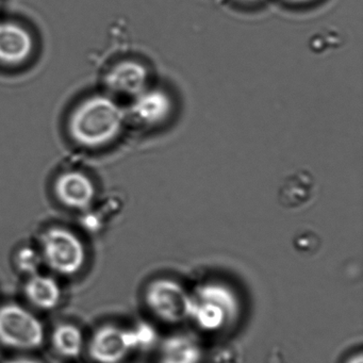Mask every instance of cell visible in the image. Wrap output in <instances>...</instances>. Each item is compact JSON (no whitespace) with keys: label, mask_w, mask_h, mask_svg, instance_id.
Wrapping results in <instances>:
<instances>
[{"label":"cell","mask_w":363,"mask_h":363,"mask_svg":"<svg viewBox=\"0 0 363 363\" xmlns=\"http://www.w3.org/2000/svg\"><path fill=\"white\" fill-rule=\"evenodd\" d=\"M284 1L292 5H305V4L311 3L313 0H284Z\"/></svg>","instance_id":"obj_18"},{"label":"cell","mask_w":363,"mask_h":363,"mask_svg":"<svg viewBox=\"0 0 363 363\" xmlns=\"http://www.w3.org/2000/svg\"><path fill=\"white\" fill-rule=\"evenodd\" d=\"M203 350L192 335H172L163 342L160 350V363H201Z\"/></svg>","instance_id":"obj_11"},{"label":"cell","mask_w":363,"mask_h":363,"mask_svg":"<svg viewBox=\"0 0 363 363\" xmlns=\"http://www.w3.org/2000/svg\"><path fill=\"white\" fill-rule=\"evenodd\" d=\"M347 363H363L362 361V354H358L357 356L352 357L348 360Z\"/></svg>","instance_id":"obj_19"},{"label":"cell","mask_w":363,"mask_h":363,"mask_svg":"<svg viewBox=\"0 0 363 363\" xmlns=\"http://www.w3.org/2000/svg\"><path fill=\"white\" fill-rule=\"evenodd\" d=\"M239 3L247 4V5H252V4L260 3L262 0H237Z\"/></svg>","instance_id":"obj_20"},{"label":"cell","mask_w":363,"mask_h":363,"mask_svg":"<svg viewBox=\"0 0 363 363\" xmlns=\"http://www.w3.org/2000/svg\"><path fill=\"white\" fill-rule=\"evenodd\" d=\"M126 120V112L116 99L94 95L74 110L69 118V133L84 147H101L118 137Z\"/></svg>","instance_id":"obj_1"},{"label":"cell","mask_w":363,"mask_h":363,"mask_svg":"<svg viewBox=\"0 0 363 363\" xmlns=\"http://www.w3.org/2000/svg\"><path fill=\"white\" fill-rule=\"evenodd\" d=\"M45 340L41 320L18 303L0 306V343L18 350H37Z\"/></svg>","instance_id":"obj_4"},{"label":"cell","mask_w":363,"mask_h":363,"mask_svg":"<svg viewBox=\"0 0 363 363\" xmlns=\"http://www.w3.org/2000/svg\"><path fill=\"white\" fill-rule=\"evenodd\" d=\"M42 262L43 260H42L41 254L33 248H22L16 256L18 269L24 273L28 274L29 276L38 273L37 269H39Z\"/></svg>","instance_id":"obj_15"},{"label":"cell","mask_w":363,"mask_h":363,"mask_svg":"<svg viewBox=\"0 0 363 363\" xmlns=\"http://www.w3.org/2000/svg\"><path fill=\"white\" fill-rule=\"evenodd\" d=\"M24 291L29 303L41 310L55 309L62 296L58 282L39 273L29 276Z\"/></svg>","instance_id":"obj_12"},{"label":"cell","mask_w":363,"mask_h":363,"mask_svg":"<svg viewBox=\"0 0 363 363\" xmlns=\"http://www.w3.org/2000/svg\"><path fill=\"white\" fill-rule=\"evenodd\" d=\"M135 350L130 330L114 325L99 327L90 340L89 352L97 363H120Z\"/></svg>","instance_id":"obj_6"},{"label":"cell","mask_w":363,"mask_h":363,"mask_svg":"<svg viewBox=\"0 0 363 363\" xmlns=\"http://www.w3.org/2000/svg\"><path fill=\"white\" fill-rule=\"evenodd\" d=\"M42 260L55 273L77 274L86 262V248L76 233L63 227H52L42 235Z\"/></svg>","instance_id":"obj_3"},{"label":"cell","mask_w":363,"mask_h":363,"mask_svg":"<svg viewBox=\"0 0 363 363\" xmlns=\"http://www.w3.org/2000/svg\"><path fill=\"white\" fill-rule=\"evenodd\" d=\"M214 363H241V357L233 348H222L214 354Z\"/></svg>","instance_id":"obj_16"},{"label":"cell","mask_w":363,"mask_h":363,"mask_svg":"<svg viewBox=\"0 0 363 363\" xmlns=\"http://www.w3.org/2000/svg\"><path fill=\"white\" fill-rule=\"evenodd\" d=\"M189 318L203 330H220L237 316V297L230 289L220 284H206L190 294Z\"/></svg>","instance_id":"obj_2"},{"label":"cell","mask_w":363,"mask_h":363,"mask_svg":"<svg viewBox=\"0 0 363 363\" xmlns=\"http://www.w3.org/2000/svg\"><path fill=\"white\" fill-rule=\"evenodd\" d=\"M147 69L138 61L127 60L114 65L106 76L108 90L116 96L133 99L150 86Z\"/></svg>","instance_id":"obj_8"},{"label":"cell","mask_w":363,"mask_h":363,"mask_svg":"<svg viewBox=\"0 0 363 363\" xmlns=\"http://www.w3.org/2000/svg\"><path fill=\"white\" fill-rule=\"evenodd\" d=\"M84 343L82 331L76 325L63 323L52 331V347L65 358H77L84 350Z\"/></svg>","instance_id":"obj_13"},{"label":"cell","mask_w":363,"mask_h":363,"mask_svg":"<svg viewBox=\"0 0 363 363\" xmlns=\"http://www.w3.org/2000/svg\"><path fill=\"white\" fill-rule=\"evenodd\" d=\"M35 48L28 29L14 22H0V63L16 67L30 58Z\"/></svg>","instance_id":"obj_9"},{"label":"cell","mask_w":363,"mask_h":363,"mask_svg":"<svg viewBox=\"0 0 363 363\" xmlns=\"http://www.w3.org/2000/svg\"><path fill=\"white\" fill-rule=\"evenodd\" d=\"M5 363H40V362H39V361L35 360V359L26 358V357H23V358L11 359V360L6 361Z\"/></svg>","instance_id":"obj_17"},{"label":"cell","mask_w":363,"mask_h":363,"mask_svg":"<svg viewBox=\"0 0 363 363\" xmlns=\"http://www.w3.org/2000/svg\"><path fill=\"white\" fill-rule=\"evenodd\" d=\"M55 192L57 199L65 207L79 211L89 209L96 194L92 180L80 172H67L59 176L55 184Z\"/></svg>","instance_id":"obj_10"},{"label":"cell","mask_w":363,"mask_h":363,"mask_svg":"<svg viewBox=\"0 0 363 363\" xmlns=\"http://www.w3.org/2000/svg\"><path fill=\"white\" fill-rule=\"evenodd\" d=\"M311 177L303 174L286 179L280 189L279 201L284 207L292 209L305 206L312 197Z\"/></svg>","instance_id":"obj_14"},{"label":"cell","mask_w":363,"mask_h":363,"mask_svg":"<svg viewBox=\"0 0 363 363\" xmlns=\"http://www.w3.org/2000/svg\"><path fill=\"white\" fill-rule=\"evenodd\" d=\"M172 111L171 96L164 90L148 86L133 99L127 118L130 116L142 126L155 127L167 122Z\"/></svg>","instance_id":"obj_7"},{"label":"cell","mask_w":363,"mask_h":363,"mask_svg":"<svg viewBox=\"0 0 363 363\" xmlns=\"http://www.w3.org/2000/svg\"><path fill=\"white\" fill-rule=\"evenodd\" d=\"M190 298V293L171 279L155 280L146 289V305L152 313L171 324L189 318Z\"/></svg>","instance_id":"obj_5"}]
</instances>
